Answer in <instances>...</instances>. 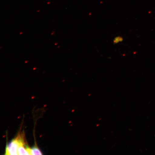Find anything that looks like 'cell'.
<instances>
[{"label": "cell", "mask_w": 155, "mask_h": 155, "mask_svg": "<svg viewBox=\"0 0 155 155\" xmlns=\"http://www.w3.org/2000/svg\"><path fill=\"white\" fill-rule=\"evenodd\" d=\"M19 134L13 139L7 145L5 154L9 155H18V149L19 144Z\"/></svg>", "instance_id": "obj_1"}, {"label": "cell", "mask_w": 155, "mask_h": 155, "mask_svg": "<svg viewBox=\"0 0 155 155\" xmlns=\"http://www.w3.org/2000/svg\"><path fill=\"white\" fill-rule=\"evenodd\" d=\"M30 155H42L41 151L38 148V147L35 146L30 149Z\"/></svg>", "instance_id": "obj_2"}, {"label": "cell", "mask_w": 155, "mask_h": 155, "mask_svg": "<svg viewBox=\"0 0 155 155\" xmlns=\"http://www.w3.org/2000/svg\"><path fill=\"white\" fill-rule=\"evenodd\" d=\"M123 41V38L121 37H116L114 40V43L115 44H117L119 43L120 42H121Z\"/></svg>", "instance_id": "obj_3"}]
</instances>
